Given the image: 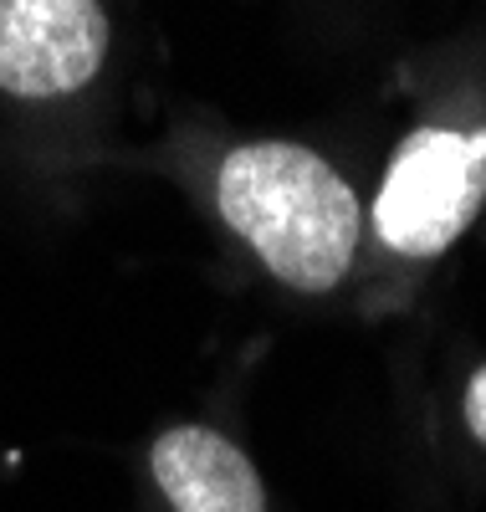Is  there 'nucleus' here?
Returning a JSON list of instances; mask_svg holds the SVG:
<instances>
[{"mask_svg": "<svg viewBox=\"0 0 486 512\" xmlns=\"http://www.w3.org/2000/svg\"><path fill=\"white\" fill-rule=\"evenodd\" d=\"M154 482L174 512H267L256 466L210 425H174L149 451Z\"/></svg>", "mask_w": 486, "mask_h": 512, "instance_id": "20e7f679", "label": "nucleus"}, {"mask_svg": "<svg viewBox=\"0 0 486 512\" xmlns=\"http://www.w3.org/2000/svg\"><path fill=\"white\" fill-rule=\"evenodd\" d=\"M215 205L277 282L328 292L359 251V195L338 169L287 139L241 144L220 159Z\"/></svg>", "mask_w": 486, "mask_h": 512, "instance_id": "f257e3e1", "label": "nucleus"}, {"mask_svg": "<svg viewBox=\"0 0 486 512\" xmlns=\"http://www.w3.org/2000/svg\"><path fill=\"white\" fill-rule=\"evenodd\" d=\"M486 195V134L456 128H415L394 149L374 200V231L400 256H440Z\"/></svg>", "mask_w": 486, "mask_h": 512, "instance_id": "f03ea898", "label": "nucleus"}, {"mask_svg": "<svg viewBox=\"0 0 486 512\" xmlns=\"http://www.w3.org/2000/svg\"><path fill=\"white\" fill-rule=\"evenodd\" d=\"M113 26L98 0H0V93L67 98L98 77Z\"/></svg>", "mask_w": 486, "mask_h": 512, "instance_id": "7ed1b4c3", "label": "nucleus"}, {"mask_svg": "<svg viewBox=\"0 0 486 512\" xmlns=\"http://www.w3.org/2000/svg\"><path fill=\"white\" fill-rule=\"evenodd\" d=\"M466 425H471V436L486 446V364L466 384Z\"/></svg>", "mask_w": 486, "mask_h": 512, "instance_id": "39448f33", "label": "nucleus"}]
</instances>
